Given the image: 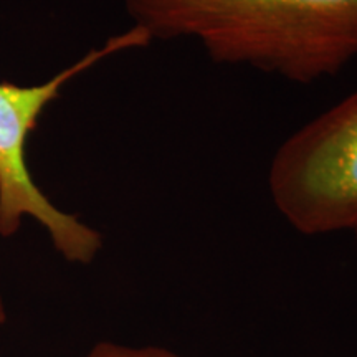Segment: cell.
Returning a JSON list of instances; mask_svg holds the SVG:
<instances>
[{
  "label": "cell",
  "mask_w": 357,
  "mask_h": 357,
  "mask_svg": "<svg viewBox=\"0 0 357 357\" xmlns=\"http://www.w3.org/2000/svg\"><path fill=\"white\" fill-rule=\"evenodd\" d=\"M354 234H356V238H357V229H356V230H354Z\"/></svg>",
  "instance_id": "8992f818"
},
{
  "label": "cell",
  "mask_w": 357,
  "mask_h": 357,
  "mask_svg": "<svg viewBox=\"0 0 357 357\" xmlns=\"http://www.w3.org/2000/svg\"><path fill=\"white\" fill-rule=\"evenodd\" d=\"M268 185L275 207L303 235L357 229V91L281 144Z\"/></svg>",
  "instance_id": "3957f363"
},
{
  "label": "cell",
  "mask_w": 357,
  "mask_h": 357,
  "mask_svg": "<svg viewBox=\"0 0 357 357\" xmlns=\"http://www.w3.org/2000/svg\"><path fill=\"white\" fill-rule=\"evenodd\" d=\"M151 38L192 40L217 63L296 83L333 77L357 56V0H123Z\"/></svg>",
  "instance_id": "6da1fadb"
},
{
  "label": "cell",
  "mask_w": 357,
  "mask_h": 357,
  "mask_svg": "<svg viewBox=\"0 0 357 357\" xmlns=\"http://www.w3.org/2000/svg\"><path fill=\"white\" fill-rule=\"evenodd\" d=\"M153 38L139 26L111 37L77 63L48 82L33 86L0 83V236L10 238L25 217L40 223L53 248L75 265H89L102 250V236L73 213L63 212L40 189L26 164V142L40 116L66 83L96 63L131 48L147 47Z\"/></svg>",
  "instance_id": "7a4b0ae2"
},
{
  "label": "cell",
  "mask_w": 357,
  "mask_h": 357,
  "mask_svg": "<svg viewBox=\"0 0 357 357\" xmlns=\"http://www.w3.org/2000/svg\"><path fill=\"white\" fill-rule=\"evenodd\" d=\"M82 357H181L162 346H129L114 341H100Z\"/></svg>",
  "instance_id": "277c9868"
},
{
  "label": "cell",
  "mask_w": 357,
  "mask_h": 357,
  "mask_svg": "<svg viewBox=\"0 0 357 357\" xmlns=\"http://www.w3.org/2000/svg\"><path fill=\"white\" fill-rule=\"evenodd\" d=\"M7 318H8V312H7L6 301H3V296L0 294V326L7 323Z\"/></svg>",
  "instance_id": "5b68a950"
}]
</instances>
